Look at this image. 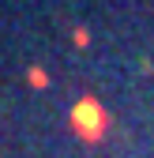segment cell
<instances>
[{
    "label": "cell",
    "mask_w": 154,
    "mask_h": 158,
    "mask_svg": "<svg viewBox=\"0 0 154 158\" xmlns=\"http://www.w3.org/2000/svg\"><path fill=\"white\" fill-rule=\"evenodd\" d=\"M26 83H30V87H38V90H42V87H49V75H45L42 68H30V72H26Z\"/></svg>",
    "instance_id": "2"
},
{
    "label": "cell",
    "mask_w": 154,
    "mask_h": 158,
    "mask_svg": "<svg viewBox=\"0 0 154 158\" xmlns=\"http://www.w3.org/2000/svg\"><path fill=\"white\" fill-rule=\"evenodd\" d=\"M109 124H113V117L105 113V106L94 94H83L79 102L71 106V132L79 135L83 143H102L109 135Z\"/></svg>",
    "instance_id": "1"
},
{
    "label": "cell",
    "mask_w": 154,
    "mask_h": 158,
    "mask_svg": "<svg viewBox=\"0 0 154 158\" xmlns=\"http://www.w3.org/2000/svg\"><path fill=\"white\" fill-rule=\"evenodd\" d=\"M71 42H75V45L83 49V45L90 42V34H87V27H75V30H71Z\"/></svg>",
    "instance_id": "3"
}]
</instances>
